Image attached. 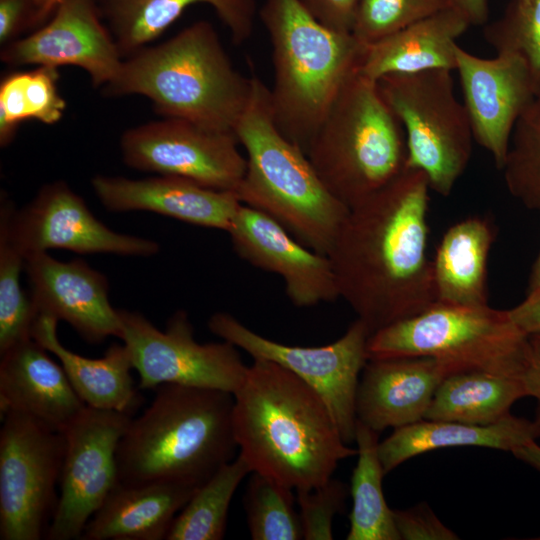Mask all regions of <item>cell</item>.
I'll return each mask as SVG.
<instances>
[{"label":"cell","mask_w":540,"mask_h":540,"mask_svg":"<svg viewBox=\"0 0 540 540\" xmlns=\"http://www.w3.org/2000/svg\"><path fill=\"white\" fill-rule=\"evenodd\" d=\"M426 174L407 168L349 212L328 256L340 297L370 335L437 302Z\"/></svg>","instance_id":"cell-1"},{"label":"cell","mask_w":540,"mask_h":540,"mask_svg":"<svg viewBox=\"0 0 540 540\" xmlns=\"http://www.w3.org/2000/svg\"><path fill=\"white\" fill-rule=\"evenodd\" d=\"M233 395L238 454L251 473L310 489L332 478L341 460L357 455L319 393L274 362L253 359Z\"/></svg>","instance_id":"cell-2"},{"label":"cell","mask_w":540,"mask_h":540,"mask_svg":"<svg viewBox=\"0 0 540 540\" xmlns=\"http://www.w3.org/2000/svg\"><path fill=\"white\" fill-rule=\"evenodd\" d=\"M133 417L116 453L118 482H179L202 486L238 449L234 395L210 388L165 383Z\"/></svg>","instance_id":"cell-3"},{"label":"cell","mask_w":540,"mask_h":540,"mask_svg":"<svg viewBox=\"0 0 540 540\" xmlns=\"http://www.w3.org/2000/svg\"><path fill=\"white\" fill-rule=\"evenodd\" d=\"M253 79L232 64L217 31L205 20L123 60L108 96L142 95L163 118L234 132L252 94Z\"/></svg>","instance_id":"cell-4"},{"label":"cell","mask_w":540,"mask_h":540,"mask_svg":"<svg viewBox=\"0 0 540 540\" xmlns=\"http://www.w3.org/2000/svg\"><path fill=\"white\" fill-rule=\"evenodd\" d=\"M250 101L234 128L246 171L234 191L241 204L281 224L313 251L328 255L349 208L323 184L306 153L277 127L269 88L252 76Z\"/></svg>","instance_id":"cell-5"},{"label":"cell","mask_w":540,"mask_h":540,"mask_svg":"<svg viewBox=\"0 0 540 540\" xmlns=\"http://www.w3.org/2000/svg\"><path fill=\"white\" fill-rule=\"evenodd\" d=\"M259 16L272 46L274 121L306 153L342 86L359 68L364 44L350 32L322 25L299 0H265Z\"/></svg>","instance_id":"cell-6"},{"label":"cell","mask_w":540,"mask_h":540,"mask_svg":"<svg viewBox=\"0 0 540 540\" xmlns=\"http://www.w3.org/2000/svg\"><path fill=\"white\" fill-rule=\"evenodd\" d=\"M306 155L329 192L349 209L408 168L400 121L378 82L358 69L342 86Z\"/></svg>","instance_id":"cell-7"},{"label":"cell","mask_w":540,"mask_h":540,"mask_svg":"<svg viewBox=\"0 0 540 540\" xmlns=\"http://www.w3.org/2000/svg\"><path fill=\"white\" fill-rule=\"evenodd\" d=\"M405 356L434 358L449 375L483 371L522 377L536 361L529 336L508 310L439 302L369 336L368 359Z\"/></svg>","instance_id":"cell-8"},{"label":"cell","mask_w":540,"mask_h":540,"mask_svg":"<svg viewBox=\"0 0 540 540\" xmlns=\"http://www.w3.org/2000/svg\"><path fill=\"white\" fill-rule=\"evenodd\" d=\"M451 71L429 69L377 80L404 129L408 168L424 172L430 189L445 197L464 173L474 139L466 108L454 94Z\"/></svg>","instance_id":"cell-9"},{"label":"cell","mask_w":540,"mask_h":540,"mask_svg":"<svg viewBox=\"0 0 540 540\" xmlns=\"http://www.w3.org/2000/svg\"><path fill=\"white\" fill-rule=\"evenodd\" d=\"M1 416L0 539L39 540L58 502L64 433L21 412Z\"/></svg>","instance_id":"cell-10"},{"label":"cell","mask_w":540,"mask_h":540,"mask_svg":"<svg viewBox=\"0 0 540 540\" xmlns=\"http://www.w3.org/2000/svg\"><path fill=\"white\" fill-rule=\"evenodd\" d=\"M209 330L253 359L274 362L310 385L328 405L346 444L355 442L356 393L361 372L368 360L370 332L356 319L338 340L319 347H302L268 339L249 329L227 312H216Z\"/></svg>","instance_id":"cell-11"},{"label":"cell","mask_w":540,"mask_h":540,"mask_svg":"<svg viewBox=\"0 0 540 540\" xmlns=\"http://www.w3.org/2000/svg\"><path fill=\"white\" fill-rule=\"evenodd\" d=\"M118 311L120 339L139 374V388L154 389L172 383L234 394L243 383L248 366L237 347L224 340L197 342L186 311H176L168 319L165 331L139 312Z\"/></svg>","instance_id":"cell-12"},{"label":"cell","mask_w":540,"mask_h":540,"mask_svg":"<svg viewBox=\"0 0 540 540\" xmlns=\"http://www.w3.org/2000/svg\"><path fill=\"white\" fill-rule=\"evenodd\" d=\"M0 224L24 256L64 249L81 255L150 257L160 250L154 240L107 227L89 210L84 199L60 180L45 184L19 210L2 194Z\"/></svg>","instance_id":"cell-13"},{"label":"cell","mask_w":540,"mask_h":540,"mask_svg":"<svg viewBox=\"0 0 540 540\" xmlns=\"http://www.w3.org/2000/svg\"><path fill=\"white\" fill-rule=\"evenodd\" d=\"M133 417L85 406L62 431L60 495L46 539H80L89 519L118 483L117 447Z\"/></svg>","instance_id":"cell-14"},{"label":"cell","mask_w":540,"mask_h":540,"mask_svg":"<svg viewBox=\"0 0 540 540\" xmlns=\"http://www.w3.org/2000/svg\"><path fill=\"white\" fill-rule=\"evenodd\" d=\"M238 143L234 132L163 118L123 132L120 150L130 168L234 192L247 165Z\"/></svg>","instance_id":"cell-15"},{"label":"cell","mask_w":540,"mask_h":540,"mask_svg":"<svg viewBox=\"0 0 540 540\" xmlns=\"http://www.w3.org/2000/svg\"><path fill=\"white\" fill-rule=\"evenodd\" d=\"M0 58L13 66H77L95 87L112 82L123 62L94 0H61L45 25L4 45Z\"/></svg>","instance_id":"cell-16"},{"label":"cell","mask_w":540,"mask_h":540,"mask_svg":"<svg viewBox=\"0 0 540 540\" xmlns=\"http://www.w3.org/2000/svg\"><path fill=\"white\" fill-rule=\"evenodd\" d=\"M455 56L473 138L502 169L514 126L536 97L527 67L513 54L482 58L459 45Z\"/></svg>","instance_id":"cell-17"},{"label":"cell","mask_w":540,"mask_h":540,"mask_svg":"<svg viewBox=\"0 0 540 540\" xmlns=\"http://www.w3.org/2000/svg\"><path fill=\"white\" fill-rule=\"evenodd\" d=\"M227 233L241 259L282 278L293 305L311 307L340 298L329 256L303 245L270 216L241 204Z\"/></svg>","instance_id":"cell-18"},{"label":"cell","mask_w":540,"mask_h":540,"mask_svg":"<svg viewBox=\"0 0 540 540\" xmlns=\"http://www.w3.org/2000/svg\"><path fill=\"white\" fill-rule=\"evenodd\" d=\"M30 298L37 312L68 323L86 342L120 338L118 309L109 300L107 277L76 258L57 260L47 252L25 256Z\"/></svg>","instance_id":"cell-19"},{"label":"cell","mask_w":540,"mask_h":540,"mask_svg":"<svg viewBox=\"0 0 540 540\" xmlns=\"http://www.w3.org/2000/svg\"><path fill=\"white\" fill-rule=\"evenodd\" d=\"M91 186L110 212L148 211L226 232L241 205L233 191L207 188L174 176L129 179L97 175Z\"/></svg>","instance_id":"cell-20"},{"label":"cell","mask_w":540,"mask_h":540,"mask_svg":"<svg viewBox=\"0 0 540 540\" xmlns=\"http://www.w3.org/2000/svg\"><path fill=\"white\" fill-rule=\"evenodd\" d=\"M448 370L426 356L368 359L356 393V418L377 433L423 420Z\"/></svg>","instance_id":"cell-21"},{"label":"cell","mask_w":540,"mask_h":540,"mask_svg":"<svg viewBox=\"0 0 540 540\" xmlns=\"http://www.w3.org/2000/svg\"><path fill=\"white\" fill-rule=\"evenodd\" d=\"M0 355L1 415L21 412L63 431L86 406L62 365L33 338Z\"/></svg>","instance_id":"cell-22"},{"label":"cell","mask_w":540,"mask_h":540,"mask_svg":"<svg viewBox=\"0 0 540 540\" xmlns=\"http://www.w3.org/2000/svg\"><path fill=\"white\" fill-rule=\"evenodd\" d=\"M198 488L179 482H118L89 519L80 539H166L175 517Z\"/></svg>","instance_id":"cell-23"},{"label":"cell","mask_w":540,"mask_h":540,"mask_svg":"<svg viewBox=\"0 0 540 540\" xmlns=\"http://www.w3.org/2000/svg\"><path fill=\"white\" fill-rule=\"evenodd\" d=\"M470 26L452 6L364 45L358 70L378 80L388 74L455 70L456 39Z\"/></svg>","instance_id":"cell-24"},{"label":"cell","mask_w":540,"mask_h":540,"mask_svg":"<svg viewBox=\"0 0 540 540\" xmlns=\"http://www.w3.org/2000/svg\"><path fill=\"white\" fill-rule=\"evenodd\" d=\"M120 54L129 57L156 40L191 5H210L235 44L252 34L255 0H94Z\"/></svg>","instance_id":"cell-25"},{"label":"cell","mask_w":540,"mask_h":540,"mask_svg":"<svg viewBox=\"0 0 540 540\" xmlns=\"http://www.w3.org/2000/svg\"><path fill=\"white\" fill-rule=\"evenodd\" d=\"M58 320L39 314L32 338L60 361L86 406L134 414L141 402L131 375L133 364L124 344H112L101 358H87L67 349L57 336Z\"/></svg>","instance_id":"cell-26"},{"label":"cell","mask_w":540,"mask_h":540,"mask_svg":"<svg viewBox=\"0 0 540 540\" xmlns=\"http://www.w3.org/2000/svg\"><path fill=\"white\" fill-rule=\"evenodd\" d=\"M540 437V422L509 415L492 425H472L455 421L420 420L395 428L378 444L385 474L422 453L449 447H486L504 451Z\"/></svg>","instance_id":"cell-27"},{"label":"cell","mask_w":540,"mask_h":540,"mask_svg":"<svg viewBox=\"0 0 540 540\" xmlns=\"http://www.w3.org/2000/svg\"><path fill=\"white\" fill-rule=\"evenodd\" d=\"M494 238L490 222L479 216L461 220L445 232L432 259L437 302L488 305V257Z\"/></svg>","instance_id":"cell-28"},{"label":"cell","mask_w":540,"mask_h":540,"mask_svg":"<svg viewBox=\"0 0 540 540\" xmlns=\"http://www.w3.org/2000/svg\"><path fill=\"white\" fill-rule=\"evenodd\" d=\"M526 396L522 377L483 371L454 373L437 388L424 419L492 425L509 416L511 406Z\"/></svg>","instance_id":"cell-29"},{"label":"cell","mask_w":540,"mask_h":540,"mask_svg":"<svg viewBox=\"0 0 540 540\" xmlns=\"http://www.w3.org/2000/svg\"><path fill=\"white\" fill-rule=\"evenodd\" d=\"M378 438L379 433L357 420L358 460L351 478L353 506L347 540H401L393 510L388 507L383 494L385 473L378 455Z\"/></svg>","instance_id":"cell-30"},{"label":"cell","mask_w":540,"mask_h":540,"mask_svg":"<svg viewBox=\"0 0 540 540\" xmlns=\"http://www.w3.org/2000/svg\"><path fill=\"white\" fill-rule=\"evenodd\" d=\"M58 68L38 66L11 72L0 83V145H9L25 120L52 125L63 116L66 102L58 91Z\"/></svg>","instance_id":"cell-31"},{"label":"cell","mask_w":540,"mask_h":540,"mask_svg":"<svg viewBox=\"0 0 540 540\" xmlns=\"http://www.w3.org/2000/svg\"><path fill=\"white\" fill-rule=\"evenodd\" d=\"M251 469L242 456L224 464L175 517L166 540H221L233 495Z\"/></svg>","instance_id":"cell-32"},{"label":"cell","mask_w":540,"mask_h":540,"mask_svg":"<svg viewBox=\"0 0 540 540\" xmlns=\"http://www.w3.org/2000/svg\"><path fill=\"white\" fill-rule=\"evenodd\" d=\"M292 490L269 476L252 472L243 497L251 539H303Z\"/></svg>","instance_id":"cell-33"},{"label":"cell","mask_w":540,"mask_h":540,"mask_svg":"<svg viewBox=\"0 0 540 540\" xmlns=\"http://www.w3.org/2000/svg\"><path fill=\"white\" fill-rule=\"evenodd\" d=\"M501 170L510 194L540 212V96L517 120Z\"/></svg>","instance_id":"cell-34"},{"label":"cell","mask_w":540,"mask_h":540,"mask_svg":"<svg viewBox=\"0 0 540 540\" xmlns=\"http://www.w3.org/2000/svg\"><path fill=\"white\" fill-rule=\"evenodd\" d=\"M25 256L0 224V354L32 338L37 312L21 287Z\"/></svg>","instance_id":"cell-35"},{"label":"cell","mask_w":540,"mask_h":540,"mask_svg":"<svg viewBox=\"0 0 540 540\" xmlns=\"http://www.w3.org/2000/svg\"><path fill=\"white\" fill-rule=\"evenodd\" d=\"M484 38L497 53L523 61L540 96V0H512L499 19L485 26Z\"/></svg>","instance_id":"cell-36"},{"label":"cell","mask_w":540,"mask_h":540,"mask_svg":"<svg viewBox=\"0 0 540 540\" xmlns=\"http://www.w3.org/2000/svg\"><path fill=\"white\" fill-rule=\"evenodd\" d=\"M452 6L453 0H360L352 34L367 45Z\"/></svg>","instance_id":"cell-37"},{"label":"cell","mask_w":540,"mask_h":540,"mask_svg":"<svg viewBox=\"0 0 540 540\" xmlns=\"http://www.w3.org/2000/svg\"><path fill=\"white\" fill-rule=\"evenodd\" d=\"M348 494V486L333 477L320 486L297 489L296 501L299 506L303 539H333V519L336 514L344 511Z\"/></svg>","instance_id":"cell-38"},{"label":"cell","mask_w":540,"mask_h":540,"mask_svg":"<svg viewBox=\"0 0 540 540\" xmlns=\"http://www.w3.org/2000/svg\"><path fill=\"white\" fill-rule=\"evenodd\" d=\"M393 516L401 540L459 539L425 503L406 510H393Z\"/></svg>","instance_id":"cell-39"},{"label":"cell","mask_w":540,"mask_h":540,"mask_svg":"<svg viewBox=\"0 0 540 540\" xmlns=\"http://www.w3.org/2000/svg\"><path fill=\"white\" fill-rule=\"evenodd\" d=\"M322 25L352 33L360 0H299Z\"/></svg>","instance_id":"cell-40"},{"label":"cell","mask_w":540,"mask_h":540,"mask_svg":"<svg viewBox=\"0 0 540 540\" xmlns=\"http://www.w3.org/2000/svg\"><path fill=\"white\" fill-rule=\"evenodd\" d=\"M38 9L33 0H0V43L16 40L29 24H37Z\"/></svg>","instance_id":"cell-41"},{"label":"cell","mask_w":540,"mask_h":540,"mask_svg":"<svg viewBox=\"0 0 540 540\" xmlns=\"http://www.w3.org/2000/svg\"><path fill=\"white\" fill-rule=\"evenodd\" d=\"M508 312L515 325L528 336L540 332V296L526 297Z\"/></svg>","instance_id":"cell-42"},{"label":"cell","mask_w":540,"mask_h":540,"mask_svg":"<svg viewBox=\"0 0 540 540\" xmlns=\"http://www.w3.org/2000/svg\"><path fill=\"white\" fill-rule=\"evenodd\" d=\"M453 6L464 14L470 25H485L488 21V0H453Z\"/></svg>","instance_id":"cell-43"},{"label":"cell","mask_w":540,"mask_h":540,"mask_svg":"<svg viewBox=\"0 0 540 540\" xmlns=\"http://www.w3.org/2000/svg\"><path fill=\"white\" fill-rule=\"evenodd\" d=\"M522 379L526 385L528 396H532L537 400L535 420L540 422V361L537 358L522 376Z\"/></svg>","instance_id":"cell-44"},{"label":"cell","mask_w":540,"mask_h":540,"mask_svg":"<svg viewBox=\"0 0 540 540\" xmlns=\"http://www.w3.org/2000/svg\"><path fill=\"white\" fill-rule=\"evenodd\" d=\"M511 452L517 459L540 471V445L536 441L522 445Z\"/></svg>","instance_id":"cell-45"},{"label":"cell","mask_w":540,"mask_h":540,"mask_svg":"<svg viewBox=\"0 0 540 540\" xmlns=\"http://www.w3.org/2000/svg\"><path fill=\"white\" fill-rule=\"evenodd\" d=\"M540 296V251L529 276L526 297Z\"/></svg>","instance_id":"cell-46"},{"label":"cell","mask_w":540,"mask_h":540,"mask_svg":"<svg viewBox=\"0 0 540 540\" xmlns=\"http://www.w3.org/2000/svg\"><path fill=\"white\" fill-rule=\"evenodd\" d=\"M38 9L37 23L45 20L52 13L53 0H33Z\"/></svg>","instance_id":"cell-47"},{"label":"cell","mask_w":540,"mask_h":540,"mask_svg":"<svg viewBox=\"0 0 540 540\" xmlns=\"http://www.w3.org/2000/svg\"><path fill=\"white\" fill-rule=\"evenodd\" d=\"M529 340L537 360L540 361V332L529 335Z\"/></svg>","instance_id":"cell-48"},{"label":"cell","mask_w":540,"mask_h":540,"mask_svg":"<svg viewBox=\"0 0 540 540\" xmlns=\"http://www.w3.org/2000/svg\"><path fill=\"white\" fill-rule=\"evenodd\" d=\"M61 0H53L52 2V13L54 11V9L56 8V6L58 5V3L60 2Z\"/></svg>","instance_id":"cell-49"}]
</instances>
